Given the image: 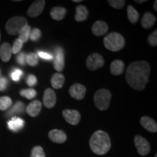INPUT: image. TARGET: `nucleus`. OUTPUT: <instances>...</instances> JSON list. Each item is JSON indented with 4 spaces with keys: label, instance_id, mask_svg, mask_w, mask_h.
I'll list each match as a JSON object with an SVG mask.
<instances>
[{
    "label": "nucleus",
    "instance_id": "obj_43",
    "mask_svg": "<svg viewBox=\"0 0 157 157\" xmlns=\"http://www.w3.org/2000/svg\"><path fill=\"white\" fill-rule=\"evenodd\" d=\"M154 157H157V154L155 155V156H154Z\"/></svg>",
    "mask_w": 157,
    "mask_h": 157
},
{
    "label": "nucleus",
    "instance_id": "obj_2",
    "mask_svg": "<svg viewBox=\"0 0 157 157\" xmlns=\"http://www.w3.org/2000/svg\"><path fill=\"white\" fill-rule=\"evenodd\" d=\"M111 146V139L109 135L103 130L96 131L90 137V147L95 154H105L110 150Z\"/></svg>",
    "mask_w": 157,
    "mask_h": 157
},
{
    "label": "nucleus",
    "instance_id": "obj_7",
    "mask_svg": "<svg viewBox=\"0 0 157 157\" xmlns=\"http://www.w3.org/2000/svg\"><path fill=\"white\" fill-rule=\"evenodd\" d=\"M134 143L137 152L140 156H146L150 152V143L143 137L140 135H136L134 138Z\"/></svg>",
    "mask_w": 157,
    "mask_h": 157
},
{
    "label": "nucleus",
    "instance_id": "obj_16",
    "mask_svg": "<svg viewBox=\"0 0 157 157\" xmlns=\"http://www.w3.org/2000/svg\"><path fill=\"white\" fill-rule=\"evenodd\" d=\"M42 104L39 101H34L26 107V112L30 117H35L38 116L42 111Z\"/></svg>",
    "mask_w": 157,
    "mask_h": 157
},
{
    "label": "nucleus",
    "instance_id": "obj_21",
    "mask_svg": "<svg viewBox=\"0 0 157 157\" xmlns=\"http://www.w3.org/2000/svg\"><path fill=\"white\" fill-rule=\"evenodd\" d=\"M89 12L86 7L84 5H78L76 8L75 20L77 22H82L87 18Z\"/></svg>",
    "mask_w": 157,
    "mask_h": 157
},
{
    "label": "nucleus",
    "instance_id": "obj_28",
    "mask_svg": "<svg viewBox=\"0 0 157 157\" xmlns=\"http://www.w3.org/2000/svg\"><path fill=\"white\" fill-rule=\"evenodd\" d=\"M25 62L31 66H36L38 64V56L34 52H30L25 55Z\"/></svg>",
    "mask_w": 157,
    "mask_h": 157
},
{
    "label": "nucleus",
    "instance_id": "obj_9",
    "mask_svg": "<svg viewBox=\"0 0 157 157\" xmlns=\"http://www.w3.org/2000/svg\"><path fill=\"white\" fill-rule=\"evenodd\" d=\"M65 120L71 125H76L79 123L81 119V115L76 110L66 109L63 111Z\"/></svg>",
    "mask_w": 157,
    "mask_h": 157
},
{
    "label": "nucleus",
    "instance_id": "obj_30",
    "mask_svg": "<svg viewBox=\"0 0 157 157\" xmlns=\"http://www.w3.org/2000/svg\"><path fill=\"white\" fill-rule=\"evenodd\" d=\"M31 157H45L44 150L41 146H35L31 150Z\"/></svg>",
    "mask_w": 157,
    "mask_h": 157
},
{
    "label": "nucleus",
    "instance_id": "obj_31",
    "mask_svg": "<svg viewBox=\"0 0 157 157\" xmlns=\"http://www.w3.org/2000/svg\"><path fill=\"white\" fill-rule=\"evenodd\" d=\"M108 3L113 8L119 10L123 8L125 5V1L124 0H109Z\"/></svg>",
    "mask_w": 157,
    "mask_h": 157
},
{
    "label": "nucleus",
    "instance_id": "obj_33",
    "mask_svg": "<svg viewBox=\"0 0 157 157\" xmlns=\"http://www.w3.org/2000/svg\"><path fill=\"white\" fill-rule=\"evenodd\" d=\"M41 36H42V32H41V31L39 30V29L35 28L34 29H31L29 39H30L31 41L35 42V41L38 40V39L41 37Z\"/></svg>",
    "mask_w": 157,
    "mask_h": 157
},
{
    "label": "nucleus",
    "instance_id": "obj_25",
    "mask_svg": "<svg viewBox=\"0 0 157 157\" xmlns=\"http://www.w3.org/2000/svg\"><path fill=\"white\" fill-rule=\"evenodd\" d=\"M127 17L131 23H135L139 19V13L132 5L127 6Z\"/></svg>",
    "mask_w": 157,
    "mask_h": 157
},
{
    "label": "nucleus",
    "instance_id": "obj_39",
    "mask_svg": "<svg viewBox=\"0 0 157 157\" xmlns=\"http://www.w3.org/2000/svg\"><path fill=\"white\" fill-rule=\"evenodd\" d=\"M37 56H39L42 59H44V60H52V55L49 54L46 52H43V51H39L38 53H37Z\"/></svg>",
    "mask_w": 157,
    "mask_h": 157
},
{
    "label": "nucleus",
    "instance_id": "obj_29",
    "mask_svg": "<svg viewBox=\"0 0 157 157\" xmlns=\"http://www.w3.org/2000/svg\"><path fill=\"white\" fill-rule=\"evenodd\" d=\"M20 95L23 98L31 100L36 96V91L34 89H25L20 91Z\"/></svg>",
    "mask_w": 157,
    "mask_h": 157
},
{
    "label": "nucleus",
    "instance_id": "obj_10",
    "mask_svg": "<svg viewBox=\"0 0 157 157\" xmlns=\"http://www.w3.org/2000/svg\"><path fill=\"white\" fill-rule=\"evenodd\" d=\"M43 103L48 109H52L56 105V95L53 90L50 88L45 90L43 95Z\"/></svg>",
    "mask_w": 157,
    "mask_h": 157
},
{
    "label": "nucleus",
    "instance_id": "obj_15",
    "mask_svg": "<svg viewBox=\"0 0 157 157\" xmlns=\"http://www.w3.org/2000/svg\"><path fill=\"white\" fill-rule=\"evenodd\" d=\"M140 124L148 132L154 133L157 132V124L151 118L148 117H141Z\"/></svg>",
    "mask_w": 157,
    "mask_h": 157
},
{
    "label": "nucleus",
    "instance_id": "obj_37",
    "mask_svg": "<svg viewBox=\"0 0 157 157\" xmlns=\"http://www.w3.org/2000/svg\"><path fill=\"white\" fill-rule=\"evenodd\" d=\"M27 84L29 86V87H33V86L36 85L37 83V79L36 77L34 75H29L28 77H27V80H26Z\"/></svg>",
    "mask_w": 157,
    "mask_h": 157
},
{
    "label": "nucleus",
    "instance_id": "obj_5",
    "mask_svg": "<svg viewBox=\"0 0 157 157\" xmlns=\"http://www.w3.org/2000/svg\"><path fill=\"white\" fill-rule=\"evenodd\" d=\"M28 25L26 19L24 17L15 16L12 17L6 23V31L10 35L19 34L20 31Z\"/></svg>",
    "mask_w": 157,
    "mask_h": 157
},
{
    "label": "nucleus",
    "instance_id": "obj_6",
    "mask_svg": "<svg viewBox=\"0 0 157 157\" xmlns=\"http://www.w3.org/2000/svg\"><path fill=\"white\" fill-rule=\"evenodd\" d=\"M105 61L103 56L98 53L90 54L86 60V66L90 71H95L103 67Z\"/></svg>",
    "mask_w": 157,
    "mask_h": 157
},
{
    "label": "nucleus",
    "instance_id": "obj_4",
    "mask_svg": "<svg viewBox=\"0 0 157 157\" xmlns=\"http://www.w3.org/2000/svg\"><path fill=\"white\" fill-rule=\"evenodd\" d=\"M111 99V93L109 90L100 89L94 95V103L101 111L109 109Z\"/></svg>",
    "mask_w": 157,
    "mask_h": 157
},
{
    "label": "nucleus",
    "instance_id": "obj_17",
    "mask_svg": "<svg viewBox=\"0 0 157 157\" xmlns=\"http://www.w3.org/2000/svg\"><path fill=\"white\" fill-rule=\"evenodd\" d=\"M12 54V47L9 43L5 42L0 46V58L3 62H8L10 60Z\"/></svg>",
    "mask_w": 157,
    "mask_h": 157
},
{
    "label": "nucleus",
    "instance_id": "obj_32",
    "mask_svg": "<svg viewBox=\"0 0 157 157\" xmlns=\"http://www.w3.org/2000/svg\"><path fill=\"white\" fill-rule=\"evenodd\" d=\"M23 43L18 38L15 39L14 43H13V46L12 47V52L13 54L19 53L20 51H21V50L23 48Z\"/></svg>",
    "mask_w": 157,
    "mask_h": 157
},
{
    "label": "nucleus",
    "instance_id": "obj_14",
    "mask_svg": "<svg viewBox=\"0 0 157 157\" xmlns=\"http://www.w3.org/2000/svg\"><path fill=\"white\" fill-rule=\"evenodd\" d=\"M48 136L51 141L56 143H63L67 139L66 133L60 129H52L49 132Z\"/></svg>",
    "mask_w": 157,
    "mask_h": 157
},
{
    "label": "nucleus",
    "instance_id": "obj_34",
    "mask_svg": "<svg viewBox=\"0 0 157 157\" xmlns=\"http://www.w3.org/2000/svg\"><path fill=\"white\" fill-rule=\"evenodd\" d=\"M148 44L152 47H156L157 45V30H155L154 32L149 35L148 37Z\"/></svg>",
    "mask_w": 157,
    "mask_h": 157
},
{
    "label": "nucleus",
    "instance_id": "obj_11",
    "mask_svg": "<svg viewBox=\"0 0 157 157\" xmlns=\"http://www.w3.org/2000/svg\"><path fill=\"white\" fill-rule=\"evenodd\" d=\"M69 94L74 99L82 100L86 94V87L81 84H74L69 89Z\"/></svg>",
    "mask_w": 157,
    "mask_h": 157
},
{
    "label": "nucleus",
    "instance_id": "obj_22",
    "mask_svg": "<svg viewBox=\"0 0 157 157\" xmlns=\"http://www.w3.org/2000/svg\"><path fill=\"white\" fill-rule=\"evenodd\" d=\"M66 13H67V10H66V8L62 7H53L51 10L50 16L52 19L59 21L64 18Z\"/></svg>",
    "mask_w": 157,
    "mask_h": 157
},
{
    "label": "nucleus",
    "instance_id": "obj_19",
    "mask_svg": "<svg viewBox=\"0 0 157 157\" xmlns=\"http://www.w3.org/2000/svg\"><path fill=\"white\" fill-rule=\"evenodd\" d=\"M156 21V18L154 16V15H153L151 13L147 12L143 15L142 20H141V25H142L143 29H148L151 28L153 25H154Z\"/></svg>",
    "mask_w": 157,
    "mask_h": 157
},
{
    "label": "nucleus",
    "instance_id": "obj_18",
    "mask_svg": "<svg viewBox=\"0 0 157 157\" xmlns=\"http://www.w3.org/2000/svg\"><path fill=\"white\" fill-rule=\"evenodd\" d=\"M25 121L19 117H13L7 122V127L13 132H18L24 127Z\"/></svg>",
    "mask_w": 157,
    "mask_h": 157
},
{
    "label": "nucleus",
    "instance_id": "obj_35",
    "mask_svg": "<svg viewBox=\"0 0 157 157\" xmlns=\"http://www.w3.org/2000/svg\"><path fill=\"white\" fill-rule=\"evenodd\" d=\"M23 75V71L18 68H15L11 73V78L13 81L18 82L21 79V76Z\"/></svg>",
    "mask_w": 157,
    "mask_h": 157
},
{
    "label": "nucleus",
    "instance_id": "obj_36",
    "mask_svg": "<svg viewBox=\"0 0 157 157\" xmlns=\"http://www.w3.org/2000/svg\"><path fill=\"white\" fill-rule=\"evenodd\" d=\"M16 60H17V62L20 65H21V66H24V65L26 63V62H25V54L23 52H19L18 55L17 56Z\"/></svg>",
    "mask_w": 157,
    "mask_h": 157
},
{
    "label": "nucleus",
    "instance_id": "obj_23",
    "mask_svg": "<svg viewBox=\"0 0 157 157\" xmlns=\"http://www.w3.org/2000/svg\"><path fill=\"white\" fill-rule=\"evenodd\" d=\"M65 82V77L62 74L56 73L51 78V85L54 89L58 90L63 87Z\"/></svg>",
    "mask_w": 157,
    "mask_h": 157
},
{
    "label": "nucleus",
    "instance_id": "obj_12",
    "mask_svg": "<svg viewBox=\"0 0 157 157\" xmlns=\"http://www.w3.org/2000/svg\"><path fill=\"white\" fill-rule=\"evenodd\" d=\"M65 67L64 52L62 48H58L56 50V58L54 60V68L57 71L60 72Z\"/></svg>",
    "mask_w": 157,
    "mask_h": 157
},
{
    "label": "nucleus",
    "instance_id": "obj_8",
    "mask_svg": "<svg viewBox=\"0 0 157 157\" xmlns=\"http://www.w3.org/2000/svg\"><path fill=\"white\" fill-rule=\"evenodd\" d=\"M45 6L44 0H37L32 3L27 11V15L31 17H36L39 16L44 10Z\"/></svg>",
    "mask_w": 157,
    "mask_h": 157
},
{
    "label": "nucleus",
    "instance_id": "obj_1",
    "mask_svg": "<svg viewBox=\"0 0 157 157\" xmlns=\"http://www.w3.org/2000/svg\"><path fill=\"white\" fill-rule=\"evenodd\" d=\"M151 68L145 60L135 61L129 65L126 71V80L133 89L141 91L148 82Z\"/></svg>",
    "mask_w": 157,
    "mask_h": 157
},
{
    "label": "nucleus",
    "instance_id": "obj_41",
    "mask_svg": "<svg viewBox=\"0 0 157 157\" xmlns=\"http://www.w3.org/2000/svg\"><path fill=\"white\" fill-rule=\"evenodd\" d=\"M156 5H157V1H155L154 3V7L155 9V10L157 11V7H156Z\"/></svg>",
    "mask_w": 157,
    "mask_h": 157
},
{
    "label": "nucleus",
    "instance_id": "obj_42",
    "mask_svg": "<svg viewBox=\"0 0 157 157\" xmlns=\"http://www.w3.org/2000/svg\"><path fill=\"white\" fill-rule=\"evenodd\" d=\"M73 2H77L78 3V2H82V0H74Z\"/></svg>",
    "mask_w": 157,
    "mask_h": 157
},
{
    "label": "nucleus",
    "instance_id": "obj_38",
    "mask_svg": "<svg viewBox=\"0 0 157 157\" xmlns=\"http://www.w3.org/2000/svg\"><path fill=\"white\" fill-rule=\"evenodd\" d=\"M8 84V80L5 77H0V91H5Z\"/></svg>",
    "mask_w": 157,
    "mask_h": 157
},
{
    "label": "nucleus",
    "instance_id": "obj_20",
    "mask_svg": "<svg viewBox=\"0 0 157 157\" xmlns=\"http://www.w3.org/2000/svg\"><path fill=\"white\" fill-rule=\"evenodd\" d=\"M124 63L121 60H114V61L111 63V66H110L111 73L115 76H119L122 74L124 71Z\"/></svg>",
    "mask_w": 157,
    "mask_h": 157
},
{
    "label": "nucleus",
    "instance_id": "obj_13",
    "mask_svg": "<svg viewBox=\"0 0 157 157\" xmlns=\"http://www.w3.org/2000/svg\"><path fill=\"white\" fill-rule=\"evenodd\" d=\"M109 30V25L103 21H98L92 26V32L94 35L98 36H103Z\"/></svg>",
    "mask_w": 157,
    "mask_h": 157
},
{
    "label": "nucleus",
    "instance_id": "obj_24",
    "mask_svg": "<svg viewBox=\"0 0 157 157\" xmlns=\"http://www.w3.org/2000/svg\"><path fill=\"white\" fill-rule=\"evenodd\" d=\"M25 111V105L22 102H17L7 112L8 116H13L15 114H22Z\"/></svg>",
    "mask_w": 157,
    "mask_h": 157
},
{
    "label": "nucleus",
    "instance_id": "obj_27",
    "mask_svg": "<svg viewBox=\"0 0 157 157\" xmlns=\"http://www.w3.org/2000/svg\"><path fill=\"white\" fill-rule=\"evenodd\" d=\"M13 101L10 97L7 96H3L0 98V110L1 111H5L8 109L12 105Z\"/></svg>",
    "mask_w": 157,
    "mask_h": 157
},
{
    "label": "nucleus",
    "instance_id": "obj_26",
    "mask_svg": "<svg viewBox=\"0 0 157 157\" xmlns=\"http://www.w3.org/2000/svg\"><path fill=\"white\" fill-rule=\"evenodd\" d=\"M31 31V26H29V25H27L26 26H25L22 30L20 31L18 39L23 43V44L26 42L29 39Z\"/></svg>",
    "mask_w": 157,
    "mask_h": 157
},
{
    "label": "nucleus",
    "instance_id": "obj_3",
    "mask_svg": "<svg viewBox=\"0 0 157 157\" xmlns=\"http://www.w3.org/2000/svg\"><path fill=\"white\" fill-rule=\"evenodd\" d=\"M103 44L107 50L112 52H118L124 48L125 40L120 34L112 32L104 38Z\"/></svg>",
    "mask_w": 157,
    "mask_h": 157
},
{
    "label": "nucleus",
    "instance_id": "obj_44",
    "mask_svg": "<svg viewBox=\"0 0 157 157\" xmlns=\"http://www.w3.org/2000/svg\"><path fill=\"white\" fill-rule=\"evenodd\" d=\"M0 39H1V34H0Z\"/></svg>",
    "mask_w": 157,
    "mask_h": 157
},
{
    "label": "nucleus",
    "instance_id": "obj_40",
    "mask_svg": "<svg viewBox=\"0 0 157 157\" xmlns=\"http://www.w3.org/2000/svg\"><path fill=\"white\" fill-rule=\"evenodd\" d=\"M135 2H137V3H144V2H146V0H141V1H138V0H135Z\"/></svg>",
    "mask_w": 157,
    "mask_h": 157
}]
</instances>
